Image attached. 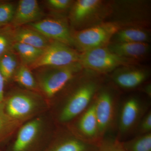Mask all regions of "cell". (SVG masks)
I'll return each instance as SVG.
<instances>
[{"instance_id": "1", "label": "cell", "mask_w": 151, "mask_h": 151, "mask_svg": "<svg viewBox=\"0 0 151 151\" xmlns=\"http://www.w3.org/2000/svg\"><path fill=\"white\" fill-rule=\"evenodd\" d=\"M149 101L137 96H129L120 101L116 137L121 142L134 137L138 124L150 110Z\"/></svg>"}, {"instance_id": "2", "label": "cell", "mask_w": 151, "mask_h": 151, "mask_svg": "<svg viewBox=\"0 0 151 151\" xmlns=\"http://www.w3.org/2000/svg\"><path fill=\"white\" fill-rule=\"evenodd\" d=\"M99 85L93 80H85L71 92L63 103L58 114L62 124L73 121L88 108L99 90Z\"/></svg>"}, {"instance_id": "3", "label": "cell", "mask_w": 151, "mask_h": 151, "mask_svg": "<svg viewBox=\"0 0 151 151\" xmlns=\"http://www.w3.org/2000/svg\"><path fill=\"white\" fill-rule=\"evenodd\" d=\"M95 110L101 140L116 133L120 100L115 94L106 89L98 90L94 98Z\"/></svg>"}, {"instance_id": "4", "label": "cell", "mask_w": 151, "mask_h": 151, "mask_svg": "<svg viewBox=\"0 0 151 151\" xmlns=\"http://www.w3.org/2000/svg\"><path fill=\"white\" fill-rule=\"evenodd\" d=\"M119 29L116 23H106L82 30L72 36L73 45L83 52L104 47Z\"/></svg>"}, {"instance_id": "5", "label": "cell", "mask_w": 151, "mask_h": 151, "mask_svg": "<svg viewBox=\"0 0 151 151\" xmlns=\"http://www.w3.org/2000/svg\"><path fill=\"white\" fill-rule=\"evenodd\" d=\"M81 68L79 62L64 67L43 68L45 70L39 79L41 89L47 97H53L67 85Z\"/></svg>"}, {"instance_id": "6", "label": "cell", "mask_w": 151, "mask_h": 151, "mask_svg": "<svg viewBox=\"0 0 151 151\" xmlns=\"http://www.w3.org/2000/svg\"><path fill=\"white\" fill-rule=\"evenodd\" d=\"M80 54L65 44L51 41L31 68L61 67L79 62Z\"/></svg>"}, {"instance_id": "7", "label": "cell", "mask_w": 151, "mask_h": 151, "mask_svg": "<svg viewBox=\"0 0 151 151\" xmlns=\"http://www.w3.org/2000/svg\"><path fill=\"white\" fill-rule=\"evenodd\" d=\"M127 58L112 52L109 49L100 47L84 52L80 55L81 65L95 71L106 72L130 62Z\"/></svg>"}, {"instance_id": "8", "label": "cell", "mask_w": 151, "mask_h": 151, "mask_svg": "<svg viewBox=\"0 0 151 151\" xmlns=\"http://www.w3.org/2000/svg\"><path fill=\"white\" fill-rule=\"evenodd\" d=\"M74 119H76L74 125L76 133L75 136L87 142L98 145L101 139L94 99L88 108Z\"/></svg>"}, {"instance_id": "9", "label": "cell", "mask_w": 151, "mask_h": 151, "mask_svg": "<svg viewBox=\"0 0 151 151\" xmlns=\"http://www.w3.org/2000/svg\"><path fill=\"white\" fill-rule=\"evenodd\" d=\"M51 41L61 42L69 46L73 45L72 35L64 22L53 18L40 19L28 24Z\"/></svg>"}, {"instance_id": "10", "label": "cell", "mask_w": 151, "mask_h": 151, "mask_svg": "<svg viewBox=\"0 0 151 151\" xmlns=\"http://www.w3.org/2000/svg\"><path fill=\"white\" fill-rule=\"evenodd\" d=\"M37 107L35 99L28 94L19 93L14 94L8 100L5 110L10 117L19 120L29 116Z\"/></svg>"}, {"instance_id": "11", "label": "cell", "mask_w": 151, "mask_h": 151, "mask_svg": "<svg viewBox=\"0 0 151 151\" xmlns=\"http://www.w3.org/2000/svg\"><path fill=\"white\" fill-rule=\"evenodd\" d=\"M42 12L36 0H20L11 25L14 28L40 20Z\"/></svg>"}, {"instance_id": "12", "label": "cell", "mask_w": 151, "mask_h": 151, "mask_svg": "<svg viewBox=\"0 0 151 151\" xmlns=\"http://www.w3.org/2000/svg\"><path fill=\"white\" fill-rule=\"evenodd\" d=\"M42 124L41 120L36 119L24 125L19 130L12 151H26L37 138Z\"/></svg>"}, {"instance_id": "13", "label": "cell", "mask_w": 151, "mask_h": 151, "mask_svg": "<svg viewBox=\"0 0 151 151\" xmlns=\"http://www.w3.org/2000/svg\"><path fill=\"white\" fill-rule=\"evenodd\" d=\"M14 36L15 42L25 44L43 50L51 42L40 33L29 27L22 26L14 28Z\"/></svg>"}, {"instance_id": "14", "label": "cell", "mask_w": 151, "mask_h": 151, "mask_svg": "<svg viewBox=\"0 0 151 151\" xmlns=\"http://www.w3.org/2000/svg\"><path fill=\"white\" fill-rule=\"evenodd\" d=\"M148 74L141 70L122 71L115 74L113 80L115 84L125 89H131L139 86L147 80Z\"/></svg>"}, {"instance_id": "15", "label": "cell", "mask_w": 151, "mask_h": 151, "mask_svg": "<svg viewBox=\"0 0 151 151\" xmlns=\"http://www.w3.org/2000/svg\"><path fill=\"white\" fill-rule=\"evenodd\" d=\"M108 49L122 57L134 58L146 54L149 45L146 42H117L111 45Z\"/></svg>"}, {"instance_id": "16", "label": "cell", "mask_w": 151, "mask_h": 151, "mask_svg": "<svg viewBox=\"0 0 151 151\" xmlns=\"http://www.w3.org/2000/svg\"><path fill=\"white\" fill-rule=\"evenodd\" d=\"M98 145L82 140L74 135L60 139L50 151H97Z\"/></svg>"}, {"instance_id": "17", "label": "cell", "mask_w": 151, "mask_h": 151, "mask_svg": "<svg viewBox=\"0 0 151 151\" xmlns=\"http://www.w3.org/2000/svg\"><path fill=\"white\" fill-rule=\"evenodd\" d=\"M13 49L18 55L21 64L29 67L40 58L44 50L17 42L14 44Z\"/></svg>"}, {"instance_id": "18", "label": "cell", "mask_w": 151, "mask_h": 151, "mask_svg": "<svg viewBox=\"0 0 151 151\" xmlns=\"http://www.w3.org/2000/svg\"><path fill=\"white\" fill-rule=\"evenodd\" d=\"M101 2L98 0H79L75 3L72 12V19L76 22L82 21L98 8Z\"/></svg>"}, {"instance_id": "19", "label": "cell", "mask_w": 151, "mask_h": 151, "mask_svg": "<svg viewBox=\"0 0 151 151\" xmlns=\"http://www.w3.org/2000/svg\"><path fill=\"white\" fill-rule=\"evenodd\" d=\"M19 58L18 55L14 50L0 57V71L5 81L10 79L19 66Z\"/></svg>"}, {"instance_id": "20", "label": "cell", "mask_w": 151, "mask_h": 151, "mask_svg": "<svg viewBox=\"0 0 151 151\" xmlns=\"http://www.w3.org/2000/svg\"><path fill=\"white\" fill-rule=\"evenodd\" d=\"M114 35L118 42H145L148 39L145 31L136 28L119 30Z\"/></svg>"}, {"instance_id": "21", "label": "cell", "mask_w": 151, "mask_h": 151, "mask_svg": "<svg viewBox=\"0 0 151 151\" xmlns=\"http://www.w3.org/2000/svg\"><path fill=\"white\" fill-rule=\"evenodd\" d=\"M122 142L127 151H151V133L135 136Z\"/></svg>"}, {"instance_id": "22", "label": "cell", "mask_w": 151, "mask_h": 151, "mask_svg": "<svg viewBox=\"0 0 151 151\" xmlns=\"http://www.w3.org/2000/svg\"><path fill=\"white\" fill-rule=\"evenodd\" d=\"M14 75L15 81L21 86L29 89L36 88V81L28 66L21 64Z\"/></svg>"}, {"instance_id": "23", "label": "cell", "mask_w": 151, "mask_h": 151, "mask_svg": "<svg viewBox=\"0 0 151 151\" xmlns=\"http://www.w3.org/2000/svg\"><path fill=\"white\" fill-rule=\"evenodd\" d=\"M14 31V28L11 25L0 27V57L14 50L15 42Z\"/></svg>"}, {"instance_id": "24", "label": "cell", "mask_w": 151, "mask_h": 151, "mask_svg": "<svg viewBox=\"0 0 151 151\" xmlns=\"http://www.w3.org/2000/svg\"><path fill=\"white\" fill-rule=\"evenodd\" d=\"M17 6L11 2L0 1V27L11 25L15 14Z\"/></svg>"}, {"instance_id": "25", "label": "cell", "mask_w": 151, "mask_h": 151, "mask_svg": "<svg viewBox=\"0 0 151 151\" xmlns=\"http://www.w3.org/2000/svg\"><path fill=\"white\" fill-rule=\"evenodd\" d=\"M19 122L18 120L12 119L8 115L4 103L0 102V136L14 129Z\"/></svg>"}, {"instance_id": "26", "label": "cell", "mask_w": 151, "mask_h": 151, "mask_svg": "<svg viewBox=\"0 0 151 151\" xmlns=\"http://www.w3.org/2000/svg\"><path fill=\"white\" fill-rule=\"evenodd\" d=\"M97 151H127L122 142L113 136H108L100 141Z\"/></svg>"}, {"instance_id": "27", "label": "cell", "mask_w": 151, "mask_h": 151, "mask_svg": "<svg viewBox=\"0 0 151 151\" xmlns=\"http://www.w3.org/2000/svg\"><path fill=\"white\" fill-rule=\"evenodd\" d=\"M149 133H151V109L144 115L140 121L135 131L134 137L146 134Z\"/></svg>"}, {"instance_id": "28", "label": "cell", "mask_w": 151, "mask_h": 151, "mask_svg": "<svg viewBox=\"0 0 151 151\" xmlns=\"http://www.w3.org/2000/svg\"><path fill=\"white\" fill-rule=\"evenodd\" d=\"M47 2L52 8L57 10H63L69 6L71 1L69 0H48Z\"/></svg>"}, {"instance_id": "29", "label": "cell", "mask_w": 151, "mask_h": 151, "mask_svg": "<svg viewBox=\"0 0 151 151\" xmlns=\"http://www.w3.org/2000/svg\"><path fill=\"white\" fill-rule=\"evenodd\" d=\"M5 80L0 71V102H3L4 100V87Z\"/></svg>"}]
</instances>
